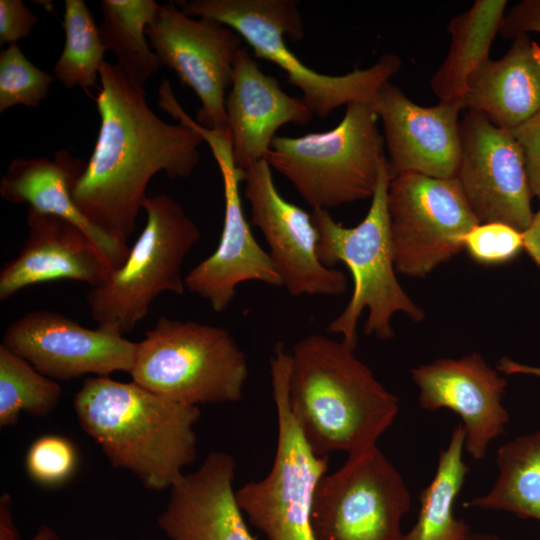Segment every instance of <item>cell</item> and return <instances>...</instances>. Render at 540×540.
I'll use <instances>...</instances> for the list:
<instances>
[{"instance_id": "cell-1", "label": "cell", "mask_w": 540, "mask_h": 540, "mask_svg": "<svg viewBox=\"0 0 540 540\" xmlns=\"http://www.w3.org/2000/svg\"><path fill=\"white\" fill-rule=\"evenodd\" d=\"M99 78L100 128L73 198L94 227L128 245L150 180L160 172L170 179L188 177L200 162L203 139L185 124L158 117L144 87L115 64L104 61Z\"/></svg>"}, {"instance_id": "cell-2", "label": "cell", "mask_w": 540, "mask_h": 540, "mask_svg": "<svg viewBox=\"0 0 540 540\" xmlns=\"http://www.w3.org/2000/svg\"><path fill=\"white\" fill-rule=\"evenodd\" d=\"M289 406L318 456L377 445L400 408L355 349L321 334L307 335L290 351Z\"/></svg>"}, {"instance_id": "cell-3", "label": "cell", "mask_w": 540, "mask_h": 540, "mask_svg": "<svg viewBox=\"0 0 540 540\" xmlns=\"http://www.w3.org/2000/svg\"><path fill=\"white\" fill-rule=\"evenodd\" d=\"M82 430L113 468L145 488L170 489L197 456L198 406L174 402L137 383L87 377L73 400Z\"/></svg>"}, {"instance_id": "cell-4", "label": "cell", "mask_w": 540, "mask_h": 540, "mask_svg": "<svg viewBox=\"0 0 540 540\" xmlns=\"http://www.w3.org/2000/svg\"><path fill=\"white\" fill-rule=\"evenodd\" d=\"M391 178L386 159L369 210L354 227L336 222L328 210L313 209L311 213L318 232L319 260L329 268L344 263L353 278L349 302L328 326L329 332L342 335V341L353 349L364 310L368 311L364 333L383 341L395 335V314L402 313L414 322L425 318L424 310L402 288L396 275L387 207Z\"/></svg>"}, {"instance_id": "cell-5", "label": "cell", "mask_w": 540, "mask_h": 540, "mask_svg": "<svg viewBox=\"0 0 540 540\" xmlns=\"http://www.w3.org/2000/svg\"><path fill=\"white\" fill-rule=\"evenodd\" d=\"M191 17L224 24L252 48L254 54L279 66L289 83L302 92V100L320 118L353 102H370L376 92L401 68L400 58L382 55L368 68L343 75L321 74L303 64L284 38L299 41L304 26L295 0H189L177 1Z\"/></svg>"}, {"instance_id": "cell-6", "label": "cell", "mask_w": 540, "mask_h": 540, "mask_svg": "<svg viewBox=\"0 0 540 540\" xmlns=\"http://www.w3.org/2000/svg\"><path fill=\"white\" fill-rule=\"evenodd\" d=\"M377 123L369 102L349 103L333 129L276 136L264 159L313 209L372 198L386 160Z\"/></svg>"}, {"instance_id": "cell-7", "label": "cell", "mask_w": 540, "mask_h": 540, "mask_svg": "<svg viewBox=\"0 0 540 540\" xmlns=\"http://www.w3.org/2000/svg\"><path fill=\"white\" fill-rule=\"evenodd\" d=\"M129 374L155 394L198 406L239 401L249 366L227 329L161 316L137 342Z\"/></svg>"}, {"instance_id": "cell-8", "label": "cell", "mask_w": 540, "mask_h": 540, "mask_svg": "<svg viewBox=\"0 0 540 540\" xmlns=\"http://www.w3.org/2000/svg\"><path fill=\"white\" fill-rule=\"evenodd\" d=\"M146 224L124 264L86 295L97 329L118 336L132 331L164 292L185 291L182 265L200 239L195 222L167 194L148 196Z\"/></svg>"}, {"instance_id": "cell-9", "label": "cell", "mask_w": 540, "mask_h": 540, "mask_svg": "<svg viewBox=\"0 0 540 540\" xmlns=\"http://www.w3.org/2000/svg\"><path fill=\"white\" fill-rule=\"evenodd\" d=\"M290 352L276 343L270 358L278 434L272 467L262 479L235 492L249 523L267 540H315L312 505L316 486L327 473L329 456L316 455L304 440L289 406Z\"/></svg>"}, {"instance_id": "cell-10", "label": "cell", "mask_w": 540, "mask_h": 540, "mask_svg": "<svg viewBox=\"0 0 540 540\" xmlns=\"http://www.w3.org/2000/svg\"><path fill=\"white\" fill-rule=\"evenodd\" d=\"M410 506L403 477L372 446L319 480L311 514L315 540H400Z\"/></svg>"}, {"instance_id": "cell-11", "label": "cell", "mask_w": 540, "mask_h": 540, "mask_svg": "<svg viewBox=\"0 0 540 540\" xmlns=\"http://www.w3.org/2000/svg\"><path fill=\"white\" fill-rule=\"evenodd\" d=\"M387 207L397 273L430 274L464 249L479 223L457 178L405 173L391 178Z\"/></svg>"}, {"instance_id": "cell-12", "label": "cell", "mask_w": 540, "mask_h": 540, "mask_svg": "<svg viewBox=\"0 0 540 540\" xmlns=\"http://www.w3.org/2000/svg\"><path fill=\"white\" fill-rule=\"evenodd\" d=\"M178 120L201 135L222 176L224 219L220 241L214 252L184 278L185 288L190 293L206 300L212 310L221 313L231 304L240 284L255 281L282 287V280L245 218L239 190L244 171L235 165L229 131L204 128L186 112H181Z\"/></svg>"}, {"instance_id": "cell-13", "label": "cell", "mask_w": 540, "mask_h": 540, "mask_svg": "<svg viewBox=\"0 0 540 540\" xmlns=\"http://www.w3.org/2000/svg\"><path fill=\"white\" fill-rule=\"evenodd\" d=\"M146 36L161 65L167 66L201 102L196 122L211 130L227 128L225 99L243 39L230 27L182 12L175 2L160 4Z\"/></svg>"}, {"instance_id": "cell-14", "label": "cell", "mask_w": 540, "mask_h": 540, "mask_svg": "<svg viewBox=\"0 0 540 540\" xmlns=\"http://www.w3.org/2000/svg\"><path fill=\"white\" fill-rule=\"evenodd\" d=\"M464 111L456 178L465 197L479 223L500 222L524 232L535 213L521 147L510 130Z\"/></svg>"}, {"instance_id": "cell-15", "label": "cell", "mask_w": 540, "mask_h": 540, "mask_svg": "<svg viewBox=\"0 0 540 540\" xmlns=\"http://www.w3.org/2000/svg\"><path fill=\"white\" fill-rule=\"evenodd\" d=\"M250 223L262 232L282 287L291 296H339L347 289L346 275L318 258V232L311 214L283 198L265 159L244 170Z\"/></svg>"}, {"instance_id": "cell-16", "label": "cell", "mask_w": 540, "mask_h": 540, "mask_svg": "<svg viewBox=\"0 0 540 540\" xmlns=\"http://www.w3.org/2000/svg\"><path fill=\"white\" fill-rule=\"evenodd\" d=\"M1 344L41 374L60 381L86 374L130 373L137 349V342L85 328L63 314L44 309L13 321Z\"/></svg>"}, {"instance_id": "cell-17", "label": "cell", "mask_w": 540, "mask_h": 540, "mask_svg": "<svg viewBox=\"0 0 540 540\" xmlns=\"http://www.w3.org/2000/svg\"><path fill=\"white\" fill-rule=\"evenodd\" d=\"M381 120L391 177L416 173L456 178L460 161L461 102L421 106L390 81L369 102Z\"/></svg>"}, {"instance_id": "cell-18", "label": "cell", "mask_w": 540, "mask_h": 540, "mask_svg": "<svg viewBox=\"0 0 540 540\" xmlns=\"http://www.w3.org/2000/svg\"><path fill=\"white\" fill-rule=\"evenodd\" d=\"M422 409H450L461 418L464 450L475 460L485 457L491 442L505 433L509 414L502 400L507 381L482 355L440 358L411 370Z\"/></svg>"}, {"instance_id": "cell-19", "label": "cell", "mask_w": 540, "mask_h": 540, "mask_svg": "<svg viewBox=\"0 0 540 540\" xmlns=\"http://www.w3.org/2000/svg\"><path fill=\"white\" fill-rule=\"evenodd\" d=\"M26 221L28 233L21 250L0 271V301L25 287L55 280L94 287L110 273L100 249L74 223L29 207Z\"/></svg>"}, {"instance_id": "cell-20", "label": "cell", "mask_w": 540, "mask_h": 540, "mask_svg": "<svg viewBox=\"0 0 540 540\" xmlns=\"http://www.w3.org/2000/svg\"><path fill=\"white\" fill-rule=\"evenodd\" d=\"M235 469L231 455L214 451L195 472L183 473L170 488L159 529L170 540H255L236 501Z\"/></svg>"}, {"instance_id": "cell-21", "label": "cell", "mask_w": 540, "mask_h": 540, "mask_svg": "<svg viewBox=\"0 0 540 540\" xmlns=\"http://www.w3.org/2000/svg\"><path fill=\"white\" fill-rule=\"evenodd\" d=\"M225 112L233 159L243 171L265 158L280 127L303 126L314 116L302 98L285 93L243 47L234 61Z\"/></svg>"}, {"instance_id": "cell-22", "label": "cell", "mask_w": 540, "mask_h": 540, "mask_svg": "<svg viewBox=\"0 0 540 540\" xmlns=\"http://www.w3.org/2000/svg\"><path fill=\"white\" fill-rule=\"evenodd\" d=\"M86 166L65 149L53 159L14 158L0 181V195L7 202L28 204L40 213L54 215L80 227L97 245L111 270L120 268L130 251L94 227L81 213L73 198L74 186Z\"/></svg>"}, {"instance_id": "cell-23", "label": "cell", "mask_w": 540, "mask_h": 540, "mask_svg": "<svg viewBox=\"0 0 540 540\" xmlns=\"http://www.w3.org/2000/svg\"><path fill=\"white\" fill-rule=\"evenodd\" d=\"M463 108L512 130L540 111V46L528 34L513 38L507 52L487 59L469 77Z\"/></svg>"}, {"instance_id": "cell-24", "label": "cell", "mask_w": 540, "mask_h": 540, "mask_svg": "<svg viewBox=\"0 0 540 540\" xmlns=\"http://www.w3.org/2000/svg\"><path fill=\"white\" fill-rule=\"evenodd\" d=\"M506 0H476L448 24L451 41L446 57L434 72L430 87L439 102H461L470 75L487 59L500 32Z\"/></svg>"}, {"instance_id": "cell-25", "label": "cell", "mask_w": 540, "mask_h": 540, "mask_svg": "<svg viewBox=\"0 0 540 540\" xmlns=\"http://www.w3.org/2000/svg\"><path fill=\"white\" fill-rule=\"evenodd\" d=\"M465 433L461 424L441 449L435 474L419 495L417 522L400 540H465L469 525L454 515V504L469 467L463 460Z\"/></svg>"}, {"instance_id": "cell-26", "label": "cell", "mask_w": 540, "mask_h": 540, "mask_svg": "<svg viewBox=\"0 0 540 540\" xmlns=\"http://www.w3.org/2000/svg\"><path fill=\"white\" fill-rule=\"evenodd\" d=\"M496 464L499 473L490 491L464 506L540 521V430L501 445Z\"/></svg>"}, {"instance_id": "cell-27", "label": "cell", "mask_w": 540, "mask_h": 540, "mask_svg": "<svg viewBox=\"0 0 540 540\" xmlns=\"http://www.w3.org/2000/svg\"><path fill=\"white\" fill-rule=\"evenodd\" d=\"M159 6L153 0L101 1V39L115 54L119 70L142 87L162 66L146 36Z\"/></svg>"}, {"instance_id": "cell-28", "label": "cell", "mask_w": 540, "mask_h": 540, "mask_svg": "<svg viewBox=\"0 0 540 540\" xmlns=\"http://www.w3.org/2000/svg\"><path fill=\"white\" fill-rule=\"evenodd\" d=\"M61 386L38 372L28 361L0 344V427L18 423L24 412L45 417L55 410Z\"/></svg>"}, {"instance_id": "cell-29", "label": "cell", "mask_w": 540, "mask_h": 540, "mask_svg": "<svg viewBox=\"0 0 540 540\" xmlns=\"http://www.w3.org/2000/svg\"><path fill=\"white\" fill-rule=\"evenodd\" d=\"M63 28L65 43L54 66V78L64 87H94L107 51L99 28L83 0H65Z\"/></svg>"}, {"instance_id": "cell-30", "label": "cell", "mask_w": 540, "mask_h": 540, "mask_svg": "<svg viewBox=\"0 0 540 540\" xmlns=\"http://www.w3.org/2000/svg\"><path fill=\"white\" fill-rule=\"evenodd\" d=\"M54 80L33 65L18 44L8 45L0 53V113L16 106L38 108L48 98Z\"/></svg>"}, {"instance_id": "cell-31", "label": "cell", "mask_w": 540, "mask_h": 540, "mask_svg": "<svg viewBox=\"0 0 540 540\" xmlns=\"http://www.w3.org/2000/svg\"><path fill=\"white\" fill-rule=\"evenodd\" d=\"M78 463L79 454L74 443L57 434L37 437L25 456L28 476L44 487H57L68 482L75 474Z\"/></svg>"}, {"instance_id": "cell-32", "label": "cell", "mask_w": 540, "mask_h": 540, "mask_svg": "<svg viewBox=\"0 0 540 540\" xmlns=\"http://www.w3.org/2000/svg\"><path fill=\"white\" fill-rule=\"evenodd\" d=\"M464 249L480 264L508 263L524 250L523 232L500 222L480 223L465 236Z\"/></svg>"}, {"instance_id": "cell-33", "label": "cell", "mask_w": 540, "mask_h": 540, "mask_svg": "<svg viewBox=\"0 0 540 540\" xmlns=\"http://www.w3.org/2000/svg\"><path fill=\"white\" fill-rule=\"evenodd\" d=\"M510 131L521 147L528 183L540 205V111Z\"/></svg>"}, {"instance_id": "cell-34", "label": "cell", "mask_w": 540, "mask_h": 540, "mask_svg": "<svg viewBox=\"0 0 540 540\" xmlns=\"http://www.w3.org/2000/svg\"><path fill=\"white\" fill-rule=\"evenodd\" d=\"M37 22L38 17L22 0H0V45L18 44Z\"/></svg>"}, {"instance_id": "cell-35", "label": "cell", "mask_w": 540, "mask_h": 540, "mask_svg": "<svg viewBox=\"0 0 540 540\" xmlns=\"http://www.w3.org/2000/svg\"><path fill=\"white\" fill-rule=\"evenodd\" d=\"M530 32L540 33V0H523L505 13L500 34L514 38Z\"/></svg>"}, {"instance_id": "cell-36", "label": "cell", "mask_w": 540, "mask_h": 540, "mask_svg": "<svg viewBox=\"0 0 540 540\" xmlns=\"http://www.w3.org/2000/svg\"><path fill=\"white\" fill-rule=\"evenodd\" d=\"M0 540H20L12 512V498L7 492L0 496Z\"/></svg>"}, {"instance_id": "cell-37", "label": "cell", "mask_w": 540, "mask_h": 540, "mask_svg": "<svg viewBox=\"0 0 540 540\" xmlns=\"http://www.w3.org/2000/svg\"><path fill=\"white\" fill-rule=\"evenodd\" d=\"M524 250L540 270V209L523 232Z\"/></svg>"}, {"instance_id": "cell-38", "label": "cell", "mask_w": 540, "mask_h": 540, "mask_svg": "<svg viewBox=\"0 0 540 540\" xmlns=\"http://www.w3.org/2000/svg\"><path fill=\"white\" fill-rule=\"evenodd\" d=\"M497 370L504 375H531L540 378V366L523 364L506 356L500 358Z\"/></svg>"}, {"instance_id": "cell-39", "label": "cell", "mask_w": 540, "mask_h": 540, "mask_svg": "<svg viewBox=\"0 0 540 540\" xmlns=\"http://www.w3.org/2000/svg\"><path fill=\"white\" fill-rule=\"evenodd\" d=\"M30 540H59V536L50 526L42 525Z\"/></svg>"}, {"instance_id": "cell-40", "label": "cell", "mask_w": 540, "mask_h": 540, "mask_svg": "<svg viewBox=\"0 0 540 540\" xmlns=\"http://www.w3.org/2000/svg\"><path fill=\"white\" fill-rule=\"evenodd\" d=\"M465 540H500L498 536L490 533H470Z\"/></svg>"}]
</instances>
